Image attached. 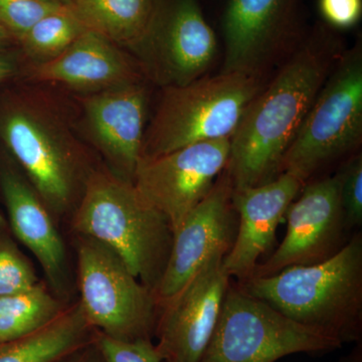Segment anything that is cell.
<instances>
[{"instance_id": "6da1fadb", "label": "cell", "mask_w": 362, "mask_h": 362, "mask_svg": "<svg viewBox=\"0 0 362 362\" xmlns=\"http://www.w3.org/2000/svg\"><path fill=\"white\" fill-rule=\"evenodd\" d=\"M340 44L332 28L318 23L252 100L230 138L226 169L233 189L257 187L282 173L286 151L337 63Z\"/></svg>"}, {"instance_id": "7a4b0ae2", "label": "cell", "mask_w": 362, "mask_h": 362, "mask_svg": "<svg viewBox=\"0 0 362 362\" xmlns=\"http://www.w3.org/2000/svg\"><path fill=\"white\" fill-rule=\"evenodd\" d=\"M68 112L35 84L14 93L0 109V138L57 223L71 218L99 164Z\"/></svg>"}, {"instance_id": "3957f363", "label": "cell", "mask_w": 362, "mask_h": 362, "mask_svg": "<svg viewBox=\"0 0 362 362\" xmlns=\"http://www.w3.org/2000/svg\"><path fill=\"white\" fill-rule=\"evenodd\" d=\"M69 220L74 235L109 247L143 285L156 293L168 265L173 230L132 181L98 164Z\"/></svg>"}, {"instance_id": "277c9868", "label": "cell", "mask_w": 362, "mask_h": 362, "mask_svg": "<svg viewBox=\"0 0 362 362\" xmlns=\"http://www.w3.org/2000/svg\"><path fill=\"white\" fill-rule=\"evenodd\" d=\"M240 287L276 310L342 343L362 332V237L354 235L330 258L252 276Z\"/></svg>"}, {"instance_id": "5b68a950", "label": "cell", "mask_w": 362, "mask_h": 362, "mask_svg": "<svg viewBox=\"0 0 362 362\" xmlns=\"http://www.w3.org/2000/svg\"><path fill=\"white\" fill-rule=\"evenodd\" d=\"M261 90L258 74L221 71L180 86H164L146 127L141 158L195 143L230 139Z\"/></svg>"}, {"instance_id": "8992f818", "label": "cell", "mask_w": 362, "mask_h": 362, "mask_svg": "<svg viewBox=\"0 0 362 362\" xmlns=\"http://www.w3.org/2000/svg\"><path fill=\"white\" fill-rule=\"evenodd\" d=\"M362 139L361 45L337 59L294 140L282 173L307 183L332 162L354 151Z\"/></svg>"}, {"instance_id": "52a82bcc", "label": "cell", "mask_w": 362, "mask_h": 362, "mask_svg": "<svg viewBox=\"0 0 362 362\" xmlns=\"http://www.w3.org/2000/svg\"><path fill=\"white\" fill-rule=\"evenodd\" d=\"M342 344L324 331L292 320L240 285H230L199 362H276L295 354L333 351Z\"/></svg>"}, {"instance_id": "ba28073f", "label": "cell", "mask_w": 362, "mask_h": 362, "mask_svg": "<svg viewBox=\"0 0 362 362\" xmlns=\"http://www.w3.org/2000/svg\"><path fill=\"white\" fill-rule=\"evenodd\" d=\"M74 237L78 302L90 327L121 341L152 339L159 313L153 292L109 247L90 238Z\"/></svg>"}, {"instance_id": "9c48e42d", "label": "cell", "mask_w": 362, "mask_h": 362, "mask_svg": "<svg viewBox=\"0 0 362 362\" xmlns=\"http://www.w3.org/2000/svg\"><path fill=\"white\" fill-rule=\"evenodd\" d=\"M230 152V139H221L142 158L133 183L142 197L168 218L175 232L225 170Z\"/></svg>"}, {"instance_id": "30bf717a", "label": "cell", "mask_w": 362, "mask_h": 362, "mask_svg": "<svg viewBox=\"0 0 362 362\" xmlns=\"http://www.w3.org/2000/svg\"><path fill=\"white\" fill-rule=\"evenodd\" d=\"M218 254L177 294L159 307L156 349L163 362H199L209 346L230 287Z\"/></svg>"}, {"instance_id": "8fae6325", "label": "cell", "mask_w": 362, "mask_h": 362, "mask_svg": "<svg viewBox=\"0 0 362 362\" xmlns=\"http://www.w3.org/2000/svg\"><path fill=\"white\" fill-rule=\"evenodd\" d=\"M216 49V33L199 0H158L140 57L146 74L152 71L164 86H180L202 77Z\"/></svg>"}, {"instance_id": "7c38bea8", "label": "cell", "mask_w": 362, "mask_h": 362, "mask_svg": "<svg viewBox=\"0 0 362 362\" xmlns=\"http://www.w3.org/2000/svg\"><path fill=\"white\" fill-rule=\"evenodd\" d=\"M233 181L225 169L204 199L173 232L168 265L157 287V306L168 301L218 254H228L237 226Z\"/></svg>"}, {"instance_id": "4fadbf2b", "label": "cell", "mask_w": 362, "mask_h": 362, "mask_svg": "<svg viewBox=\"0 0 362 362\" xmlns=\"http://www.w3.org/2000/svg\"><path fill=\"white\" fill-rule=\"evenodd\" d=\"M287 211V233L271 258L252 276H267L293 266L312 265L341 249L347 228L340 197L339 173L305 183Z\"/></svg>"}, {"instance_id": "5bb4252c", "label": "cell", "mask_w": 362, "mask_h": 362, "mask_svg": "<svg viewBox=\"0 0 362 362\" xmlns=\"http://www.w3.org/2000/svg\"><path fill=\"white\" fill-rule=\"evenodd\" d=\"M78 104L88 138L105 165L133 182L146 130L148 95L144 82L83 94Z\"/></svg>"}, {"instance_id": "9a60e30c", "label": "cell", "mask_w": 362, "mask_h": 362, "mask_svg": "<svg viewBox=\"0 0 362 362\" xmlns=\"http://www.w3.org/2000/svg\"><path fill=\"white\" fill-rule=\"evenodd\" d=\"M302 0H228L221 20L225 73L258 74L264 61L301 39Z\"/></svg>"}, {"instance_id": "2e32d148", "label": "cell", "mask_w": 362, "mask_h": 362, "mask_svg": "<svg viewBox=\"0 0 362 362\" xmlns=\"http://www.w3.org/2000/svg\"><path fill=\"white\" fill-rule=\"evenodd\" d=\"M0 188L14 237L39 262L49 289L70 303L68 252L51 211L18 169L11 166L1 168Z\"/></svg>"}, {"instance_id": "e0dca14e", "label": "cell", "mask_w": 362, "mask_h": 362, "mask_svg": "<svg viewBox=\"0 0 362 362\" xmlns=\"http://www.w3.org/2000/svg\"><path fill=\"white\" fill-rule=\"evenodd\" d=\"M28 74L33 84L89 94L144 82L146 71L126 49L87 30L57 58L30 65Z\"/></svg>"}, {"instance_id": "ac0fdd59", "label": "cell", "mask_w": 362, "mask_h": 362, "mask_svg": "<svg viewBox=\"0 0 362 362\" xmlns=\"http://www.w3.org/2000/svg\"><path fill=\"white\" fill-rule=\"evenodd\" d=\"M304 183L282 173L263 185L233 189V202L239 214L235 240L223 257L230 278L252 277L258 259L275 242L276 230Z\"/></svg>"}, {"instance_id": "d6986e66", "label": "cell", "mask_w": 362, "mask_h": 362, "mask_svg": "<svg viewBox=\"0 0 362 362\" xmlns=\"http://www.w3.org/2000/svg\"><path fill=\"white\" fill-rule=\"evenodd\" d=\"M158 0H71L86 28L124 49L141 54Z\"/></svg>"}, {"instance_id": "ffe728a7", "label": "cell", "mask_w": 362, "mask_h": 362, "mask_svg": "<svg viewBox=\"0 0 362 362\" xmlns=\"http://www.w3.org/2000/svg\"><path fill=\"white\" fill-rule=\"evenodd\" d=\"M95 337L96 331L76 301L54 322L28 337L6 343L0 349V362H52L92 341Z\"/></svg>"}, {"instance_id": "44dd1931", "label": "cell", "mask_w": 362, "mask_h": 362, "mask_svg": "<svg viewBox=\"0 0 362 362\" xmlns=\"http://www.w3.org/2000/svg\"><path fill=\"white\" fill-rule=\"evenodd\" d=\"M69 305L42 281L23 291L0 296V343L42 329L59 318Z\"/></svg>"}, {"instance_id": "7402d4cb", "label": "cell", "mask_w": 362, "mask_h": 362, "mask_svg": "<svg viewBox=\"0 0 362 362\" xmlns=\"http://www.w3.org/2000/svg\"><path fill=\"white\" fill-rule=\"evenodd\" d=\"M71 6H64L37 21L18 42L30 65L52 61L87 30Z\"/></svg>"}, {"instance_id": "603a6c76", "label": "cell", "mask_w": 362, "mask_h": 362, "mask_svg": "<svg viewBox=\"0 0 362 362\" xmlns=\"http://www.w3.org/2000/svg\"><path fill=\"white\" fill-rule=\"evenodd\" d=\"M14 238L8 221L0 214V296L23 291L40 281Z\"/></svg>"}, {"instance_id": "cb8c5ba5", "label": "cell", "mask_w": 362, "mask_h": 362, "mask_svg": "<svg viewBox=\"0 0 362 362\" xmlns=\"http://www.w3.org/2000/svg\"><path fill=\"white\" fill-rule=\"evenodd\" d=\"M64 6L57 0H0V25L18 42L37 21Z\"/></svg>"}, {"instance_id": "d4e9b609", "label": "cell", "mask_w": 362, "mask_h": 362, "mask_svg": "<svg viewBox=\"0 0 362 362\" xmlns=\"http://www.w3.org/2000/svg\"><path fill=\"white\" fill-rule=\"evenodd\" d=\"M340 197L347 228L362 223V157L354 156L339 173Z\"/></svg>"}, {"instance_id": "484cf974", "label": "cell", "mask_w": 362, "mask_h": 362, "mask_svg": "<svg viewBox=\"0 0 362 362\" xmlns=\"http://www.w3.org/2000/svg\"><path fill=\"white\" fill-rule=\"evenodd\" d=\"M96 341L106 362H163L152 339L121 341L96 332Z\"/></svg>"}, {"instance_id": "4316f807", "label": "cell", "mask_w": 362, "mask_h": 362, "mask_svg": "<svg viewBox=\"0 0 362 362\" xmlns=\"http://www.w3.org/2000/svg\"><path fill=\"white\" fill-rule=\"evenodd\" d=\"M323 23L333 30H349L361 20L362 0H318Z\"/></svg>"}, {"instance_id": "83f0119b", "label": "cell", "mask_w": 362, "mask_h": 362, "mask_svg": "<svg viewBox=\"0 0 362 362\" xmlns=\"http://www.w3.org/2000/svg\"><path fill=\"white\" fill-rule=\"evenodd\" d=\"M52 362H106L99 345L97 344L96 337L92 341L86 343L78 349L71 350L57 361Z\"/></svg>"}, {"instance_id": "f1b7e54d", "label": "cell", "mask_w": 362, "mask_h": 362, "mask_svg": "<svg viewBox=\"0 0 362 362\" xmlns=\"http://www.w3.org/2000/svg\"><path fill=\"white\" fill-rule=\"evenodd\" d=\"M18 71V61L13 54L0 51V84L14 77Z\"/></svg>"}, {"instance_id": "f546056e", "label": "cell", "mask_w": 362, "mask_h": 362, "mask_svg": "<svg viewBox=\"0 0 362 362\" xmlns=\"http://www.w3.org/2000/svg\"><path fill=\"white\" fill-rule=\"evenodd\" d=\"M14 40L13 37L7 33L6 28L0 25V51L4 47L11 44V42Z\"/></svg>"}, {"instance_id": "4dcf8cb0", "label": "cell", "mask_w": 362, "mask_h": 362, "mask_svg": "<svg viewBox=\"0 0 362 362\" xmlns=\"http://www.w3.org/2000/svg\"><path fill=\"white\" fill-rule=\"evenodd\" d=\"M340 362H362L361 344H359V346H356L349 356L345 357Z\"/></svg>"}, {"instance_id": "1f68e13d", "label": "cell", "mask_w": 362, "mask_h": 362, "mask_svg": "<svg viewBox=\"0 0 362 362\" xmlns=\"http://www.w3.org/2000/svg\"><path fill=\"white\" fill-rule=\"evenodd\" d=\"M57 1L61 2V4H65V6H71V0H57Z\"/></svg>"}, {"instance_id": "d6a6232c", "label": "cell", "mask_w": 362, "mask_h": 362, "mask_svg": "<svg viewBox=\"0 0 362 362\" xmlns=\"http://www.w3.org/2000/svg\"><path fill=\"white\" fill-rule=\"evenodd\" d=\"M6 344V343H0V349H1L4 345Z\"/></svg>"}]
</instances>
